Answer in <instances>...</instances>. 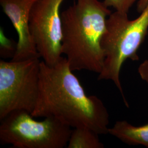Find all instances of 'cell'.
Returning <instances> with one entry per match:
<instances>
[{"instance_id": "obj_2", "label": "cell", "mask_w": 148, "mask_h": 148, "mask_svg": "<svg viewBox=\"0 0 148 148\" xmlns=\"http://www.w3.org/2000/svg\"><path fill=\"white\" fill-rule=\"evenodd\" d=\"M111 13L99 0H77L61 13L62 52L73 71L101 73L104 61L101 41Z\"/></svg>"}, {"instance_id": "obj_7", "label": "cell", "mask_w": 148, "mask_h": 148, "mask_svg": "<svg viewBox=\"0 0 148 148\" xmlns=\"http://www.w3.org/2000/svg\"><path fill=\"white\" fill-rule=\"evenodd\" d=\"M38 0H0V5L17 32L18 40L12 60L40 58L29 29L32 8Z\"/></svg>"}, {"instance_id": "obj_9", "label": "cell", "mask_w": 148, "mask_h": 148, "mask_svg": "<svg viewBox=\"0 0 148 148\" xmlns=\"http://www.w3.org/2000/svg\"><path fill=\"white\" fill-rule=\"evenodd\" d=\"M99 135L87 127L74 128L71 133L68 148H103Z\"/></svg>"}, {"instance_id": "obj_1", "label": "cell", "mask_w": 148, "mask_h": 148, "mask_svg": "<svg viewBox=\"0 0 148 148\" xmlns=\"http://www.w3.org/2000/svg\"><path fill=\"white\" fill-rule=\"evenodd\" d=\"M65 57L53 66L40 63V93L34 117H54L70 127L108 134L109 114L101 99L87 95Z\"/></svg>"}, {"instance_id": "obj_8", "label": "cell", "mask_w": 148, "mask_h": 148, "mask_svg": "<svg viewBox=\"0 0 148 148\" xmlns=\"http://www.w3.org/2000/svg\"><path fill=\"white\" fill-rule=\"evenodd\" d=\"M108 134L128 145H140L148 148V123L135 126L126 120L118 121L109 128Z\"/></svg>"}, {"instance_id": "obj_4", "label": "cell", "mask_w": 148, "mask_h": 148, "mask_svg": "<svg viewBox=\"0 0 148 148\" xmlns=\"http://www.w3.org/2000/svg\"><path fill=\"white\" fill-rule=\"evenodd\" d=\"M24 110L11 112L1 120L0 143L16 148L67 147L72 128L54 117L36 121Z\"/></svg>"}, {"instance_id": "obj_5", "label": "cell", "mask_w": 148, "mask_h": 148, "mask_svg": "<svg viewBox=\"0 0 148 148\" xmlns=\"http://www.w3.org/2000/svg\"><path fill=\"white\" fill-rule=\"evenodd\" d=\"M40 58L0 61V120L11 112L30 114L40 93Z\"/></svg>"}, {"instance_id": "obj_3", "label": "cell", "mask_w": 148, "mask_h": 148, "mask_svg": "<svg viewBox=\"0 0 148 148\" xmlns=\"http://www.w3.org/2000/svg\"><path fill=\"white\" fill-rule=\"evenodd\" d=\"M148 32V5L137 18L130 20L128 14L115 11L108 16L101 45L104 54L102 70L98 80H110L119 90L125 106L120 73L125 61L139 60L138 51Z\"/></svg>"}, {"instance_id": "obj_11", "label": "cell", "mask_w": 148, "mask_h": 148, "mask_svg": "<svg viewBox=\"0 0 148 148\" xmlns=\"http://www.w3.org/2000/svg\"><path fill=\"white\" fill-rule=\"evenodd\" d=\"M138 72L141 79L148 85V59L145 60L139 65Z\"/></svg>"}, {"instance_id": "obj_6", "label": "cell", "mask_w": 148, "mask_h": 148, "mask_svg": "<svg viewBox=\"0 0 148 148\" xmlns=\"http://www.w3.org/2000/svg\"><path fill=\"white\" fill-rule=\"evenodd\" d=\"M65 0H38L32 8L29 29L43 61L53 66L62 58L60 7Z\"/></svg>"}, {"instance_id": "obj_12", "label": "cell", "mask_w": 148, "mask_h": 148, "mask_svg": "<svg viewBox=\"0 0 148 148\" xmlns=\"http://www.w3.org/2000/svg\"><path fill=\"white\" fill-rule=\"evenodd\" d=\"M148 5V0H138L137 6L138 12L140 13L144 10V9Z\"/></svg>"}, {"instance_id": "obj_10", "label": "cell", "mask_w": 148, "mask_h": 148, "mask_svg": "<svg viewBox=\"0 0 148 148\" xmlns=\"http://www.w3.org/2000/svg\"><path fill=\"white\" fill-rule=\"evenodd\" d=\"M138 0H104V4L109 7L114 8L116 11L128 14L129 10Z\"/></svg>"}]
</instances>
